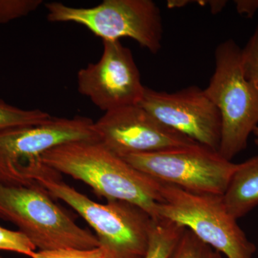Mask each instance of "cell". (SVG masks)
Listing matches in <instances>:
<instances>
[{"label": "cell", "mask_w": 258, "mask_h": 258, "mask_svg": "<svg viewBox=\"0 0 258 258\" xmlns=\"http://www.w3.org/2000/svg\"><path fill=\"white\" fill-rule=\"evenodd\" d=\"M41 160L59 174L86 183L98 196L133 204L158 220L160 181L130 165L100 142H76L47 151Z\"/></svg>", "instance_id": "cell-1"}, {"label": "cell", "mask_w": 258, "mask_h": 258, "mask_svg": "<svg viewBox=\"0 0 258 258\" xmlns=\"http://www.w3.org/2000/svg\"><path fill=\"white\" fill-rule=\"evenodd\" d=\"M60 175L42 161L32 169L29 178L42 186L52 198L67 204L86 220L96 232L107 258L145 257L154 221L150 215L125 202L96 203L64 182Z\"/></svg>", "instance_id": "cell-2"}, {"label": "cell", "mask_w": 258, "mask_h": 258, "mask_svg": "<svg viewBox=\"0 0 258 258\" xmlns=\"http://www.w3.org/2000/svg\"><path fill=\"white\" fill-rule=\"evenodd\" d=\"M0 218L16 225L40 251L100 247L96 236L78 225L34 181L0 184Z\"/></svg>", "instance_id": "cell-3"}, {"label": "cell", "mask_w": 258, "mask_h": 258, "mask_svg": "<svg viewBox=\"0 0 258 258\" xmlns=\"http://www.w3.org/2000/svg\"><path fill=\"white\" fill-rule=\"evenodd\" d=\"M215 55V72L204 90L221 116L218 153L232 161L247 148L258 126V89L244 76L241 48L233 40L219 44Z\"/></svg>", "instance_id": "cell-4"}, {"label": "cell", "mask_w": 258, "mask_h": 258, "mask_svg": "<svg viewBox=\"0 0 258 258\" xmlns=\"http://www.w3.org/2000/svg\"><path fill=\"white\" fill-rule=\"evenodd\" d=\"M160 193L158 220L187 229L227 258H253L255 245L227 211L222 195L192 192L163 182Z\"/></svg>", "instance_id": "cell-5"}, {"label": "cell", "mask_w": 258, "mask_h": 258, "mask_svg": "<svg viewBox=\"0 0 258 258\" xmlns=\"http://www.w3.org/2000/svg\"><path fill=\"white\" fill-rule=\"evenodd\" d=\"M45 6L51 23L79 24L103 41L133 39L153 54L161 50L162 17L152 0H104L93 8H73L61 3Z\"/></svg>", "instance_id": "cell-6"}, {"label": "cell", "mask_w": 258, "mask_h": 258, "mask_svg": "<svg viewBox=\"0 0 258 258\" xmlns=\"http://www.w3.org/2000/svg\"><path fill=\"white\" fill-rule=\"evenodd\" d=\"M160 182L195 193L223 195L237 164L218 152L198 144L122 158Z\"/></svg>", "instance_id": "cell-7"}, {"label": "cell", "mask_w": 258, "mask_h": 258, "mask_svg": "<svg viewBox=\"0 0 258 258\" xmlns=\"http://www.w3.org/2000/svg\"><path fill=\"white\" fill-rule=\"evenodd\" d=\"M95 122L88 117L51 116L40 124L0 134V184H23L25 166L58 146L76 142H99Z\"/></svg>", "instance_id": "cell-8"}, {"label": "cell", "mask_w": 258, "mask_h": 258, "mask_svg": "<svg viewBox=\"0 0 258 258\" xmlns=\"http://www.w3.org/2000/svg\"><path fill=\"white\" fill-rule=\"evenodd\" d=\"M103 43L100 60L78 72V91L105 112L139 105L145 86L132 50L119 40Z\"/></svg>", "instance_id": "cell-9"}, {"label": "cell", "mask_w": 258, "mask_h": 258, "mask_svg": "<svg viewBox=\"0 0 258 258\" xmlns=\"http://www.w3.org/2000/svg\"><path fill=\"white\" fill-rule=\"evenodd\" d=\"M94 125L99 142L120 158L200 144L164 125L139 105L105 112Z\"/></svg>", "instance_id": "cell-10"}, {"label": "cell", "mask_w": 258, "mask_h": 258, "mask_svg": "<svg viewBox=\"0 0 258 258\" xmlns=\"http://www.w3.org/2000/svg\"><path fill=\"white\" fill-rule=\"evenodd\" d=\"M139 105L169 128L218 152L221 116L205 90L191 86L167 93L145 87Z\"/></svg>", "instance_id": "cell-11"}, {"label": "cell", "mask_w": 258, "mask_h": 258, "mask_svg": "<svg viewBox=\"0 0 258 258\" xmlns=\"http://www.w3.org/2000/svg\"><path fill=\"white\" fill-rule=\"evenodd\" d=\"M222 199L236 220L258 206V155L237 164Z\"/></svg>", "instance_id": "cell-12"}, {"label": "cell", "mask_w": 258, "mask_h": 258, "mask_svg": "<svg viewBox=\"0 0 258 258\" xmlns=\"http://www.w3.org/2000/svg\"><path fill=\"white\" fill-rule=\"evenodd\" d=\"M184 230V227L169 220H154L144 258H169Z\"/></svg>", "instance_id": "cell-13"}, {"label": "cell", "mask_w": 258, "mask_h": 258, "mask_svg": "<svg viewBox=\"0 0 258 258\" xmlns=\"http://www.w3.org/2000/svg\"><path fill=\"white\" fill-rule=\"evenodd\" d=\"M51 115L39 109L23 110L0 99V134L13 129L40 124Z\"/></svg>", "instance_id": "cell-14"}, {"label": "cell", "mask_w": 258, "mask_h": 258, "mask_svg": "<svg viewBox=\"0 0 258 258\" xmlns=\"http://www.w3.org/2000/svg\"><path fill=\"white\" fill-rule=\"evenodd\" d=\"M169 258H223L216 249L185 228Z\"/></svg>", "instance_id": "cell-15"}, {"label": "cell", "mask_w": 258, "mask_h": 258, "mask_svg": "<svg viewBox=\"0 0 258 258\" xmlns=\"http://www.w3.org/2000/svg\"><path fill=\"white\" fill-rule=\"evenodd\" d=\"M42 3V0H0V24L28 16Z\"/></svg>", "instance_id": "cell-16"}, {"label": "cell", "mask_w": 258, "mask_h": 258, "mask_svg": "<svg viewBox=\"0 0 258 258\" xmlns=\"http://www.w3.org/2000/svg\"><path fill=\"white\" fill-rule=\"evenodd\" d=\"M241 63L246 79L258 89V25L241 49Z\"/></svg>", "instance_id": "cell-17"}, {"label": "cell", "mask_w": 258, "mask_h": 258, "mask_svg": "<svg viewBox=\"0 0 258 258\" xmlns=\"http://www.w3.org/2000/svg\"><path fill=\"white\" fill-rule=\"evenodd\" d=\"M0 250L17 252L31 258L36 247L20 231L8 230L0 226Z\"/></svg>", "instance_id": "cell-18"}, {"label": "cell", "mask_w": 258, "mask_h": 258, "mask_svg": "<svg viewBox=\"0 0 258 258\" xmlns=\"http://www.w3.org/2000/svg\"><path fill=\"white\" fill-rule=\"evenodd\" d=\"M31 258H107V254L101 247L89 249L63 248L38 251Z\"/></svg>", "instance_id": "cell-19"}, {"label": "cell", "mask_w": 258, "mask_h": 258, "mask_svg": "<svg viewBox=\"0 0 258 258\" xmlns=\"http://www.w3.org/2000/svg\"><path fill=\"white\" fill-rule=\"evenodd\" d=\"M253 134L256 136L255 140H254V142L258 146V126L256 127L255 129H254Z\"/></svg>", "instance_id": "cell-20"}, {"label": "cell", "mask_w": 258, "mask_h": 258, "mask_svg": "<svg viewBox=\"0 0 258 258\" xmlns=\"http://www.w3.org/2000/svg\"><path fill=\"white\" fill-rule=\"evenodd\" d=\"M257 9H258V3H257Z\"/></svg>", "instance_id": "cell-21"}, {"label": "cell", "mask_w": 258, "mask_h": 258, "mask_svg": "<svg viewBox=\"0 0 258 258\" xmlns=\"http://www.w3.org/2000/svg\"><path fill=\"white\" fill-rule=\"evenodd\" d=\"M0 258H3V257H0Z\"/></svg>", "instance_id": "cell-22"}]
</instances>
